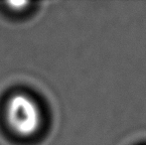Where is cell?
<instances>
[{"label": "cell", "mask_w": 146, "mask_h": 145, "mask_svg": "<svg viewBox=\"0 0 146 145\" xmlns=\"http://www.w3.org/2000/svg\"><path fill=\"white\" fill-rule=\"evenodd\" d=\"M5 118L12 131L20 136L35 134L42 121L39 105L32 97L24 93H18L8 99Z\"/></svg>", "instance_id": "1"}]
</instances>
